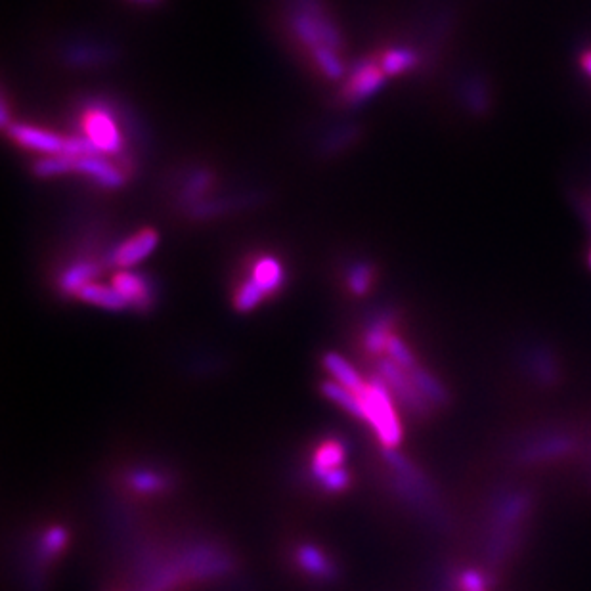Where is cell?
Here are the masks:
<instances>
[{"mask_svg":"<svg viewBox=\"0 0 591 591\" xmlns=\"http://www.w3.org/2000/svg\"><path fill=\"white\" fill-rule=\"evenodd\" d=\"M588 264H590V268H591V251H590V257H588Z\"/></svg>","mask_w":591,"mask_h":591,"instance_id":"35","label":"cell"},{"mask_svg":"<svg viewBox=\"0 0 591 591\" xmlns=\"http://www.w3.org/2000/svg\"><path fill=\"white\" fill-rule=\"evenodd\" d=\"M127 482L134 492L150 496V494H159L169 488V479L152 469H136L129 473Z\"/></svg>","mask_w":591,"mask_h":591,"instance_id":"25","label":"cell"},{"mask_svg":"<svg viewBox=\"0 0 591 591\" xmlns=\"http://www.w3.org/2000/svg\"><path fill=\"white\" fill-rule=\"evenodd\" d=\"M295 559H297V565L314 578L331 580L335 576V567L329 561L328 555L316 546H310V544L299 546L297 553H295Z\"/></svg>","mask_w":591,"mask_h":591,"instance_id":"20","label":"cell"},{"mask_svg":"<svg viewBox=\"0 0 591 591\" xmlns=\"http://www.w3.org/2000/svg\"><path fill=\"white\" fill-rule=\"evenodd\" d=\"M96 276H100V264L90 261V259H83V261H75L67 266L66 270L60 274L58 285H60L62 293L77 297V293L85 285L92 284Z\"/></svg>","mask_w":591,"mask_h":591,"instance_id":"15","label":"cell"},{"mask_svg":"<svg viewBox=\"0 0 591 591\" xmlns=\"http://www.w3.org/2000/svg\"><path fill=\"white\" fill-rule=\"evenodd\" d=\"M251 278L261 285L266 297H272L284 285V268H282V264L278 259H274L270 255H264V257H259L253 264Z\"/></svg>","mask_w":591,"mask_h":591,"instance_id":"19","label":"cell"},{"mask_svg":"<svg viewBox=\"0 0 591 591\" xmlns=\"http://www.w3.org/2000/svg\"><path fill=\"white\" fill-rule=\"evenodd\" d=\"M373 270L372 266L368 264L358 263L352 266L349 276H347V282H349V289H351L354 295L362 297L370 291L372 287Z\"/></svg>","mask_w":591,"mask_h":591,"instance_id":"30","label":"cell"},{"mask_svg":"<svg viewBox=\"0 0 591 591\" xmlns=\"http://www.w3.org/2000/svg\"><path fill=\"white\" fill-rule=\"evenodd\" d=\"M184 569L188 570L192 576L203 578V576H219L230 569V559L228 555L220 553L213 548L192 549L186 559H184Z\"/></svg>","mask_w":591,"mask_h":591,"instance_id":"14","label":"cell"},{"mask_svg":"<svg viewBox=\"0 0 591 591\" xmlns=\"http://www.w3.org/2000/svg\"><path fill=\"white\" fill-rule=\"evenodd\" d=\"M458 584L461 591H488L490 580L481 570L467 569L461 572Z\"/></svg>","mask_w":591,"mask_h":591,"instance_id":"31","label":"cell"},{"mask_svg":"<svg viewBox=\"0 0 591 591\" xmlns=\"http://www.w3.org/2000/svg\"><path fill=\"white\" fill-rule=\"evenodd\" d=\"M310 54H312L314 64L320 67V71H322L328 79H339V77L345 75L343 60L339 58V54H337L335 48L320 46V48H314Z\"/></svg>","mask_w":591,"mask_h":591,"instance_id":"26","label":"cell"},{"mask_svg":"<svg viewBox=\"0 0 591 591\" xmlns=\"http://www.w3.org/2000/svg\"><path fill=\"white\" fill-rule=\"evenodd\" d=\"M519 366L526 377L540 389H553L563 379V368L553 349L540 343L530 341L519 351Z\"/></svg>","mask_w":591,"mask_h":591,"instance_id":"6","label":"cell"},{"mask_svg":"<svg viewBox=\"0 0 591 591\" xmlns=\"http://www.w3.org/2000/svg\"><path fill=\"white\" fill-rule=\"evenodd\" d=\"M6 131L18 146L31 152L44 155H69V157L98 154L85 136H62L58 132L25 125V123H12Z\"/></svg>","mask_w":591,"mask_h":591,"instance_id":"4","label":"cell"},{"mask_svg":"<svg viewBox=\"0 0 591 591\" xmlns=\"http://www.w3.org/2000/svg\"><path fill=\"white\" fill-rule=\"evenodd\" d=\"M322 362H324V368L328 370L329 375L333 377V381H337L343 387L351 389L352 393L360 394L364 391V387H366L368 381L360 373L356 372L352 368L351 362H347L341 354H337V352H326L324 358H322Z\"/></svg>","mask_w":591,"mask_h":591,"instance_id":"18","label":"cell"},{"mask_svg":"<svg viewBox=\"0 0 591 591\" xmlns=\"http://www.w3.org/2000/svg\"><path fill=\"white\" fill-rule=\"evenodd\" d=\"M460 100L463 108L473 117H486L492 108V90L481 73L463 77L460 85Z\"/></svg>","mask_w":591,"mask_h":591,"instance_id":"13","label":"cell"},{"mask_svg":"<svg viewBox=\"0 0 591 591\" xmlns=\"http://www.w3.org/2000/svg\"><path fill=\"white\" fill-rule=\"evenodd\" d=\"M157 243H159V234L154 228H144L132 234L131 238H127L123 243H119L111 251L108 263L115 268L129 270L132 266L142 263L144 259H148L154 253Z\"/></svg>","mask_w":591,"mask_h":591,"instance_id":"9","label":"cell"},{"mask_svg":"<svg viewBox=\"0 0 591 591\" xmlns=\"http://www.w3.org/2000/svg\"><path fill=\"white\" fill-rule=\"evenodd\" d=\"M73 173L92 178L98 186L117 190L125 184V173L108 161L104 155L90 154L73 157Z\"/></svg>","mask_w":591,"mask_h":591,"instance_id":"11","label":"cell"},{"mask_svg":"<svg viewBox=\"0 0 591 591\" xmlns=\"http://www.w3.org/2000/svg\"><path fill=\"white\" fill-rule=\"evenodd\" d=\"M377 375L387 383V387L391 389L394 398H398V402L417 417L431 416L433 404L419 393V389L412 379V375L408 370L400 368L398 364H394L391 358H383L377 364Z\"/></svg>","mask_w":591,"mask_h":591,"instance_id":"8","label":"cell"},{"mask_svg":"<svg viewBox=\"0 0 591 591\" xmlns=\"http://www.w3.org/2000/svg\"><path fill=\"white\" fill-rule=\"evenodd\" d=\"M67 538H69V534H67L64 526H52V528H48L43 534L41 544H39V555L43 559L56 557L58 553H62L64 548H66Z\"/></svg>","mask_w":591,"mask_h":591,"instance_id":"28","label":"cell"},{"mask_svg":"<svg viewBox=\"0 0 591 591\" xmlns=\"http://www.w3.org/2000/svg\"><path fill=\"white\" fill-rule=\"evenodd\" d=\"M417 64H419V56L414 48H408V46L389 48L379 60V66L387 77H398V75L410 73L412 69H416Z\"/></svg>","mask_w":591,"mask_h":591,"instance_id":"22","label":"cell"},{"mask_svg":"<svg viewBox=\"0 0 591 591\" xmlns=\"http://www.w3.org/2000/svg\"><path fill=\"white\" fill-rule=\"evenodd\" d=\"M590 486H591V475H590Z\"/></svg>","mask_w":591,"mask_h":591,"instance_id":"37","label":"cell"},{"mask_svg":"<svg viewBox=\"0 0 591 591\" xmlns=\"http://www.w3.org/2000/svg\"><path fill=\"white\" fill-rule=\"evenodd\" d=\"M534 505V494L526 488L505 486L492 494L482 534V559L486 569H502L521 549Z\"/></svg>","mask_w":591,"mask_h":591,"instance_id":"1","label":"cell"},{"mask_svg":"<svg viewBox=\"0 0 591 591\" xmlns=\"http://www.w3.org/2000/svg\"><path fill=\"white\" fill-rule=\"evenodd\" d=\"M291 29L295 37L308 46L310 52L320 46H329L335 50L341 46L339 31L322 14L320 4L316 0H301V6L295 10L291 18Z\"/></svg>","mask_w":591,"mask_h":591,"instance_id":"5","label":"cell"},{"mask_svg":"<svg viewBox=\"0 0 591 591\" xmlns=\"http://www.w3.org/2000/svg\"><path fill=\"white\" fill-rule=\"evenodd\" d=\"M347 456V448L341 440H326L324 444H320L314 452V458H312V465H310V471H312V477L322 481L329 471L333 469H339L343 467V461Z\"/></svg>","mask_w":591,"mask_h":591,"instance_id":"16","label":"cell"},{"mask_svg":"<svg viewBox=\"0 0 591 591\" xmlns=\"http://www.w3.org/2000/svg\"><path fill=\"white\" fill-rule=\"evenodd\" d=\"M387 358H391L394 364H398L400 368H404V370H414L417 366L416 356H414V352L412 349L398 337V335H391V339H389V343H387Z\"/></svg>","mask_w":591,"mask_h":591,"instance_id":"29","label":"cell"},{"mask_svg":"<svg viewBox=\"0 0 591 591\" xmlns=\"http://www.w3.org/2000/svg\"><path fill=\"white\" fill-rule=\"evenodd\" d=\"M393 324V312H381L366 331V337H364L366 349L372 354H381V352L387 351V343L393 335Z\"/></svg>","mask_w":591,"mask_h":591,"instance_id":"24","label":"cell"},{"mask_svg":"<svg viewBox=\"0 0 591 591\" xmlns=\"http://www.w3.org/2000/svg\"><path fill=\"white\" fill-rule=\"evenodd\" d=\"M320 391H322V394H324L328 400L335 402L339 408H343L345 412H349L352 417L364 421L362 400H360L358 394L352 393L351 389H347V387H343L341 383H337V381L331 379V381H324V383H322Z\"/></svg>","mask_w":591,"mask_h":591,"instance_id":"23","label":"cell"},{"mask_svg":"<svg viewBox=\"0 0 591 591\" xmlns=\"http://www.w3.org/2000/svg\"><path fill=\"white\" fill-rule=\"evenodd\" d=\"M349 482H351L349 473H347L343 467H339V469H333V471H329L328 475H326V477L320 481V484L324 486V490H326V492L337 494V492H343V490L349 486Z\"/></svg>","mask_w":591,"mask_h":591,"instance_id":"32","label":"cell"},{"mask_svg":"<svg viewBox=\"0 0 591 591\" xmlns=\"http://www.w3.org/2000/svg\"><path fill=\"white\" fill-rule=\"evenodd\" d=\"M582 213H584V217L588 220V224H590L591 228V194L586 197V201L582 203Z\"/></svg>","mask_w":591,"mask_h":591,"instance_id":"34","label":"cell"},{"mask_svg":"<svg viewBox=\"0 0 591 591\" xmlns=\"http://www.w3.org/2000/svg\"><path fill=\"white\" fill-rule=\"evenodd\" d=\"M111 285L129 303V308L146 310L154 303V291H152V285L148 282V278H144L136 272H131V270L117 272L111 280Z\"/></svg>","mask_w":591,"mask_h":591,"instance_id":"12","label":"cell"},{"mask_svg":"<svg viewBox=\"0 0 591 591\" xmlns=\"http://www.w3.org/2000/svg\"><path fill=\"white\" fill-rule=\"evenodd\" d=\"M410 375H412L419 393L423 394L433 404V408H444V406L450 404V393L442 385V381L438 379L437 375H433L419 364L414 370H410Z\"/></svg>","mask_w":591,"mask_h":591,"instance_id":"21","label":"cell"},{"mask_svg":"<svg viewBox=\"0 0 591 591\" xmlns=\"http://www.w3.org/2000/svg\"><path fill=\"white\" fill-rule=\"evenodd\" d=\"M582 440L567 427H544L521 435L511 444L509 460L521 467L567 460L580 450Z\"/></svg>","mask_w":591,"mask_h":591,"instance_id":"2","label":"cell"},{"mask_svg":"<svg viewBox=\"0 0 591 591\" xmlns=\"http://www.w3.org/2000/svg\"><path fill=\"white\" fill-rule=\"evenodd\" d=\"M148 2H154V0H148Z\"/></svg>","mask_w":591,"mask_h":591,"instance_id":"36","label":"cell"},{"mask_svg":"<svg viewBox=\"0 0 591 591\" xmlns=\"http://www.w3.org/2000/svg\"><path fill=\"white\" fill-rule=\"evenodd\" d=\"M264 299H266V295H264L261 285L257 284L253 278H247L234 295V307L240 312H251L253 308L259 307Z\"/></svg>","mask_w":591,"mask_h":591,"instance_id":"27","label":"cell"},{"mask_svg":"<svg viewBox=\"0 0 591 591\" xmlns=\"http://www.w3.org/2000/svg\"><path fill=\"white\" fill-rule=\"evenodd\" d=\"M77 299L87 305H92V307L104 308L110 312H119V310L129 308V303L121 297V293L113 285L96 284V282L85 285L77 293Z\"/></svg>","mask_w":591,"mask_h":591,"instance_id":"17","label":"cell"},{"mask_svg":"<svg viewBox=\"0 0 591 591\" xmlns=\"http://www.w3.org/2000/svg\"><path fill=\"white\" fill-rule=\"evenodd\" d=\"M83 136L94 146V150L102 155L121 154L125 148L123 132L115 121L113 113L106 106H90L83 113L81 121Z\"/></svg>","mask_w":591,"mask_h":591,"instance_id":"7","label":"cell"},{"mask_svg":"<svg viewBox=\"0 0 591 591\" xmlns=\"http://www.w3.org/2000/svg\"><path fill=\"white\" fill-rule=\"evenodd\" d=\"M358 396L364 408V421L372 427L383 448H396L402 442V423L387 383L379 375H373Z\"/></svg>","mask_w":591,"mask_h":591,"instance_id":"3","label":"cell"},{"mask_svg":"<svg viewBox=\"0 0 591 591\" xmlns=\"http://www.w3.org/2000/svg\"><path fill=\"white\" fill-rule=\"evenodd\" d=\"M387 75L379 66V62H360L358 66L352 69V75L343 88V98L349 104H360L370 100L373 94H377L383 85H385Z\"/></svg>","mask_w":591,"mask_h":591,"instance_id":"10","label":"cell"},{"mask_svg":"<svg viewBox=\"0 0 591 591\" xmlns=\"http://www.w3.org/2000/svg\"><path fill=\"white\" fill-rule=\"evenodd\" d=\"M578 64L580 69L586 73V77L591 79V48H586L580 56H578Z\"/></svg>","mask_w":591,"mask_h":591,"instance_id":"33","label":"cell"}]
</instances>
